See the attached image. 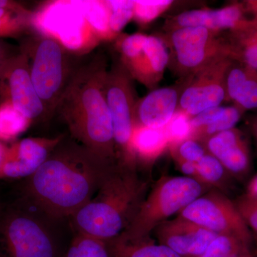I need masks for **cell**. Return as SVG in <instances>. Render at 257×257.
<instances>
[{"instance_id":"8992f818","label":"cell","mask_w":257,"mask_h":257,"mask_svg":"<svg viewBox=\"0 0 257 257\" xmlns=\"http://www.w3.org/2000/svg\"><path fill=\"white\" fill-rule=\"evenodd\" d=\"M47 224L20 207L0 209V257H55Z\"/></svg>"},{"instance_id":"5bb4252c","label":"cell","mask_w":257,"mask_h":257,"mask_svg":"<svg viewBox=\"0 0 257 257\" xmlns=\"http://www.w3.org/2000/svg\"><path fill=\"white\" fill-rule=\"evenodd\" d=\"M207 148L230 175L244 178L251 169V157L247 142L242 133L236 128L210 137Z\"/></svg>"},{"instance_id":"836d02e7","label":"cell","mask_w":257,"mask_h":257,"mask_svg":"<svg viewBox=\"0 0 257 257\" xmlns=\"http://www.w3.org/2000/svg\"><path fill=\"white\" fill-rule=\"evenodd\" d=\"M173 146L175 157L178 160L197 163L206 155L202 145L192 139L184 140Z\"/></svg>"},{"instance_id":"7402d4cb","label":"cell","mask_w":257,"mask_h":257,"mask_svg":"<svg viewBox=\"0 0 257 257\" xmlns=\"http://www.w3.org/2000/svg\"><path fill=\"white\" fill-rule=\"evenodd\" d=\"M76 3L100 40L114 37L109 28V12L105 1H76Z\"/></svg>"},{"instance_id":"5b68a950","label":"cell","mask_w":257,"mask_h":257,"mask_svg":"<svg viewBox=\"0 0 257 257\" xmlns=\"http://www.w3.org/2000/svg\"><path fill=\"white\" fill-rule=\"evenodd\" d=\"M205 187L197 179L185 176L162 177L146 195L128 227L119 236L128 240L151 236L159 224L178 214L202 196Z\"/></svg>"},{"instance_id":"4316f807","label":"cell","mask_w":257,"mask_h":257,"mask_svg":"<svg viewBox=\"0 0 257 257\" xmlns=\"http://www.w3.org/2000/svg\"><path fill=\"white\" fill-rule=\"evenodd\" d=\"M105 3L109 12V28L115 35L134 18L135 1H105Z\"/></svg>"},{"instance_id":"6da1fadb","label":"cell","mask_w":257,"mask_h":257,"mask_svg":"<svg viewBox=\"0 0 257 257\" xmlns=\"http://www.w3.org/2000/svg\"><path fill=\"white\" fill-rule=\"evenodd\" d=\"M72 138L60 140L25 186L28 201L50 219L70 218L118 167Z\"/></svg>"},{"instance_id":"ee69618b","label":"cell","mask_w":257,"mask_h":257,"mask_svg":"<svg viewBox=\"0 0 257 257\" xmlns=\"http://www.w3.org/2000/svg\"><path fill=\"white\" fill-rule=\"evenodd\" d=\"M256 135H257V124H256Z\"/></svg>"},{"instance_id":"4dcf8cb0","label":"cell","mask_w":257,"mask_h":257,"mask_svg":"<svg viewBox=\"0 0 257 257\" xmlns=\"http://www.w3.org/2000/svg\"><path fill=\"white\" fill-rule=\"evenodd\" d=\"M172 4V1H135L134 18L141 23H150Z\"/></svg>"},{"instance_id":"74e56055","label":"cell","mask_w":257,"mask_h":257,"mask_svg":"<svg viewBox=\"0 0 257 257\" xmlns=\"http://www.w3.org/2000/svg\"><path fill=\"white\" fill-rule=\"evenodd\" d=\"M176 160H177V164H178L179 170L183 173L184 176L197 180V165H196V163L178 160V159H176Z\"/></svg>"},{"instance_id":"603a6c76","label":"cell","mask_w":257,"mask_h":257,"mask_svg":"<svg viewBox=\"0 0 257 257\" xmlns=\"http://www.w3.org/2000/svg\"><path fill=\"white\" fill-rule=\"evenodd\" d=\"M200 257H256L250 244L234 236L219 235Z\"/></svg>"},{"instance_id":"d590c367","label":"cell","mask_w":257,"mask_h":257,"mask_svg":"<svg viewBox=\"0 0 257 257\" xmlns=\"http://www.w3.org/2000/svg\"><path fill=\"white\" fill-rule=\"evenodd\" d=\"M225 106H215V107L209 108L199 113V114L191 118L190 123L192 128V135L197 134L207 127V126L215 122L219 119L224 111Z\"/></svg>"},{"instance_id":"e0dca14e","label":"cell","mask_w":257,"mask_h":257,"mask_svg":"<svg viewBox=\"0 0 257 257\" xmlns=\"http://www.w3.org/2000/svg\"><path fill=\"white\" fill-rule=\"evenodd\" d=\"M169 61L170 57L163 41L157 37L147 36L141 53L121 62L131 76L150 84L163 73Z\"/></svg>"},{"instance_id":"b9f144b4","label":"cell","mask_w":257,"mask_h":257,"mask_svg":"<svg viewBox=\"0 0 257 257\" xmlns=\"http://www.w3.org/2000/svg\"><path fill=\"white\" fill-rule=\"evenodd\" d=\"M246 194L257 196V175L250 180L246 188Z\"/></svg>"},{"instance_id":"ba28073f","label":"cell","mask_w":257,"mask_h":257,"mask_svg":"<svg viewBox=\"0 0 257 257\" xmlns=\"http://www.w3.org/2000/svg\"><path fill=\"white\" fill-rule=\"evenodd\" d=\"M132 76L122 62L108 69L105 80L106 102L112 120L115 153L119 166L137 168L131 149L136 103Z\"/></svg>"},{"instance_id":"44dd1931","label":"cell","mask_w":257,"mask_h":257,"mask_svg":"<svg viewBox=\"0 0 257 257\" xmlns=\"http://www.w3.org/2000/svg\"><path fill=\"white\" fill-rule=\"evenodd\" d=\"M0 105V141H10L26 131L32 121L13 106L9 99Z\"/></svg>"},{"instance_id":"ac0fdd59","label":"cell","mask_w":257,"mask_h":257,"mask_svg":"<svg viewBox=\"0 0 257 257\" xmlns=\"http://www.w3.org/2000/svg\"><path fill=\"white\" fill-rule=\"evenodd\" d=\"M226 96L224 78L206 79L194 83L182 93L179 104L182 111L194 116L209 108L219 106Z\"/></svg>"},{"instance_id":"7bdbcfd3","label":"cell","mask_w":257,"mask_h":257,"mask_svg":"<svg viewBox=\"0 0 257 257\" xmlns=\"http://www.w3.org/2000/svg\"><path fill=\"white\" fill-rule=\"evenodd\" d=\"M7 147L2 143L0 141V167L3 164V160H4L5 152H6Z\"/></svg>"},{"instance_id":"8d00e7d4","label":"cell","mask_w":257,"mask_h":257,"mask_svg":"<svg viewBox=\"0 0 257 257\" xmlns=\"http://www.w3.org/2000/svg\"><path fill=\"white\" fill-rule=\"evenodd\" d=\"M234 44H256L257 18L244 20L239 27L231 30Z\"/></svg>"},{"instance_id":"3957f363","label":"cell","mask_w":257,"mask_h":257,"mask_svg":"<svg viewBox=\"0 0 257 257\" xmlns=\"http://www.w3.org/2000/svg\"><path fill=\"white\" fill-rule=\"evenodd\" d=\"M148 182L138 169L118 166L87 204L71 216L77 233L106 242L121 234L146 197Z\"/></svg>"},{"instance_id":"cb8c5ba5","label":"cell","mask_w":257,"mask_h":257,"mask_svg":"<svg viewBox=\"0 0 257 257\" xmlns=\"http://www.w3.org/2000/svg\"><path fill=\"white\" fill-rule=\"evenodd\" d=\"M33 13L22 10L0 9V37L20 36L32 27Z\"/></svg>"},{"instance_id":"52a82bcc","label":"cell","mask_w":257,"mask_h":257,"mask_svg":"<svg viewBox=\"0 0 257 257\" xmlns=\"http://www.w3.org/2000/svg\"><path fill=\"white\" fill-rule=\"evenodd\" d=\"M32 28L55 39L79 55L90 53L100 40L76 1H57L44 7L32 16Z\"/></svg>"},{"instance_id":"d6986e66","label":"cell","mask_w":257,"mask_h":257,"mask_svg":"<svg viewBox=\"0 0 257 257\" xmlns=\"http://www.w3.org/2000/svg\"><path fill=\"white\" fill-rule=\"evenodd\" d=\"M170 145L165 128L147 127L135 124L131 149L137 167L148 165L160 156Z\"/></svg>"},{"instance_id":"e575fe53","label":"cell","mask_w":257,"mask_h":257,"mask_svg":"<svg viewBox=\"0 0 257 257\" xmlns=\"http://www.w3.org/2000/svg\"><path fill=\"white\" fill-rule=\"evenodd\" d=\"M147 35L141 33L134 34L125 37L120 43L119 50L122 61L131 60L140 55L145 46Z\"/></svg>"},{"instance_id":"f546056e","label":"cell","mask_w":257,"mask_h":257,"mask_svg":"<svg viewBox=\"0 0 257 257\" xmlns=\"http://www.w3.org/2000/svg\"><path fill=\"white\" fill-rule=\"evenodd\" d=\"M243 111L244 110L237 105L225 106L224 112L215 122L201 130L202 132V135H207L210 138L216 134L235 128L234 126L241 119Z\"/></svg>"},{"instance_id":"484cf974","label":"cell","mask_w":257,"mask_h":257,"mask_svg":"<svg viewBox=\"0 0 257 257\" xmlns=\"http://www.w3.org/2000/svg\"><path fill=\"white\" fill-rule=\"evenodd\" d=\"M197 181L208 186H220L226 179V173L224 167L216 157L211 155H205L197 163Z\"/></svg>"},{"instance_id":"d6a6232c","label":"cell","mask_w":257,"mask_h":257,"mask_svg":"<svg viewBox=\"0 0 257 257\" xmlns=\"http://www.w3.org/2000/svg\"><path fill=\"white\" fill-rule=\"evenodd\" d=\"M229 57L240 64L257 72L256 44H234L229 47Z\"/></svg>"},{"instance_id":"60d3db41","label":"cell","mask_w":257,"mask_h":257,"mask_svg":"<svg viewBox=\"0 0 257 257\" xmlns=\"http://www.w3.org/2000/svg\"><path fill=\"white\" fill-rule=\"evenodd\" d=\"M246 13H251L253 18H257V1H246L243 3Z\"/></svg>"},{"instance_id":"277c9868","label":"cell","mask_w":257,"mask_h":257,"mask_svg":"<svg viewBox=\"0 0 257 257\" xmlns=\"http://www.w3.org/2000/svg\"><path fill=\"white\" fill-rule=\"evenodd\" d=\"M20 51L28 57L32 83L50 119L85 55H77L39 32L26 39Z\"/></svg>"},{"instance_id":"9a60e30c","label":"cell","mask_w":257,"mask_h":257,"mask_svg":"<svg viewBox=\"0 0 257 257\" xmlns=\"http://www.w3.org/2000/svg\"><path fill=\"white\" fill-rule=\"evenodd\" d=\"M178 103V93L171 87L155 89L137 104L135 124L163 128L173 117Z\"/></svg>"},{"instance_id":"f6af8a7d","label":"cell","mask_w":257,"mask_h":257,"mask_svg":"<svg viewBox=\"0 0 257 257\" xmlns=\"http://www.w3.org/2000/svg\"><path fill=\"white\" fill-rule=\"evenodd\" d=\"M0 209H1V207H0Z\"/></svg>"},{"instance_id":"7c38bea8","label":"cell","mask_w":257,"mask_h":257,"mask_svg":"<svg viewBox=\"0 0 257 257\" xmlns=\"http://www.w3.org/2000/svg\"><path fill=\"white\" fill-rule=\"evenodd\" d=\"M63 137L25 138L7 147L0 178H28L43 165Z\"/></svg>"},{"instance_id":"9c48e42d","label":"cell","mask_w":257,"mask_h":257,"mask_svg":"<svg viewBox=\"0 0 257 257\" xmlns=\"http://www.w3.org/2000/svg\"><path fill=\"white\" fill-rule=\"evenodd\" d=\"M214 234L234 236L252 244V234L234 202L217 191L203 194L178 214Z\"/></svg>"},{"instance_id":"1f68e13d","label":"cell","mask_w":257,"mask_h":257,"mask_svg":"<svg viewBox=\"0 0 257 257\" xmlns=\"http://www.w3.org/2000/svg\"><path fill=\"white\" fill-rule=\"evenodd\" d=\"M234 203L248 229L257 236V196L246 193Z\"/></svg>"},{"instance_id":"83f0119b","label":"cell","mask_w":257,"mask_h":257,"mask_svg":"<svg viewBox=\"0 0 257 257\" xmlns=\"http://www.w3.org/2000/svg\"><path fill=\"white\" fill-rule=\"evenodd\" d=\"M233 101L244 111L257 108V72L248 69L247 75L238 88Z\"/></svg>"},{"instance_id":"ab89813d","label":"cell","mask_w":257,"mask_h":257,"mask_svg":"<svg viewBox=\"0 0 257 257\" xmlns=\"http://www.w3.org/2000/svg\"><path fill=\"white\" fill-rule=\"evenodd\" d=\"M23 8H25L15 2L0 0V9L18 10L23 9Z\"/></svg>"},{"instance_id":"d4e9b609","label":"cell","mask_w":257,"mask_h":257,"mask_svg":"<svg viewBox=\"0 0 257 257\" xmlns=\"http://www.w3.org/2000/svg\"><path fill=\"white\" fill-rule=\"evenodd\" d=\"M62 257H111L105 241L76 233Z\"/></svg>"},{"instance_id":"f35d334b","label":"cell","mask_w":257,"mask_h":257,"mask_svg":"<svg viewBox=\"0 0 257 257\" xmlns=\"http://www.w3.org/2000/svg\"><path fill=\"white\" fill-rule=\"evenodd\" d=\"M13 55H9L8 50L5 47L4 44L0 41V82H1L2 77H3L6 64L8 63L10 57Z\"/></svg>"},{"instance_id":"4fadbf2b","label":"cell","mask_w":257,"mask_h":257,"mask_svg":"<svg viewBox=\"0 0 257 257\" xmlns=\"http://www.w3.org/2000/svg\"><path fill=\"white\" fill-rule=\"evenodd\" d=\"M211 30L202 27L176 28L171 42L181 67L187 69L200 68L215 53V43Z\"/></svg>"},{"instance_id":"f1b7e54d","label":"cell","mask_w":257,"mask_h":257,"mask_svg":"<svg viewBox=\"0 0 257 257\" xmlns=\"http://www.w3.org/2000/svg\"><path fill=\"white\" fill-rule=\"evenodd\" d=\"M190 119V116L184 111L175 112L170 122L164 128L170 145L173 146L190 139L192 133Z\"/></svg>"},{"instance_id":"ffe728a7","label":"cell","mask_w":257,"mask_h":257,"mask_svg":"<svg viewBox=\"0 0 257 257\" xmlns=\"http://www.w3.org/2000/svg\"><path fill=\"white\" fill-rule=\"evenodd\" d=\"M106 243L111 257H182L151 236L136 240L118 236Z\"/></svg>"},{"instance_id":"8fae6325","label":"cell","mask_w":257,"mask_h":257,"mask_svg":"<svg viewBox=\"0 0 257 257\" xmlns=\"http://www.w3.org/2000/svg\"><path fill=\"white\" fill-rule=\"evenodd\" d=\"M152 233L159 243L182 257H200L218 236L179 215L161 223Z\"/></svg>"},{"instance_id":"7a4b0ae2","label":"cell","mask_w":257,"mask_h":257,"mask_svg":"<svg viewBox=\"0 0 257 257\" xmlns=\"http://www.w3.org/2000/svg\"><path fill=\"white\" fill-rule=\"evenodd\" d=\"M107 71L108 61L102 52L84 56L61 97L55 114L60 115L67 125L71 138L118 164L112 120L106 99Z\"/></svg>"},{"instance_id":"2e32d148","label":"cell","mask_w":257,"mask_h":257,"mask_svg":"<svg viewBox=\"0 0 257 257\" xmlns=\"http://www.w3.org/2000/svg\"><path fill=\"white\" fill-rule=\"evenodd\" d=\"M243 3H235L219 10H194L184 12L174 21L177 28L202 27L211 31L233 30L244 21Z\"/></svg>"},{"instance_id":"30bf717a","label":"cell","mask_w":257,"mask_h":257,"mask_svg":"<svg viewBox=\"0 0 257 257\" xmlns=\"http://www.w3.org/2000/svg\"><path fill=\"white\" fill-rule=\"evenodd\" d=\"M3 87L5 88L7 99L32 122L48 119L45 106L32 83L28 57L21 51L8 60L0 82V91Z\"/></svg>"}]
</instances>
